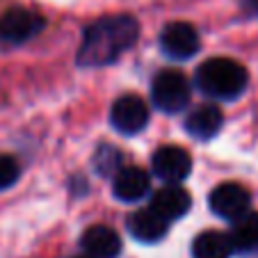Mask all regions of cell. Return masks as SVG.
Masks as SVG:
<instances>
[{"mask_svg":"<svg viewBox=\"0 0 258 258\" xmlns=\"http://www.w3.org/2000/svg\"><path fill=\"white\" fill-rule=\"evenodd\" d=\"M160 46L165 55L174 59H190L199 50V34L190 23L176 21L169 23L160 34Z\"/></svg>","mask_w":258,"mask_h":258,"instance_id":"ba28073f","label":"cell"},{"mask_svg":"<svg viewBox=\"0 0 258 258\" xmlns=\"http://www.w3.org/2000/svg\"><path fill=\"white\" fill-rule=\"evenodd\" d=\"M110 121L123 135H135L149 123V107H146L144 98L135 96V94H126V96L117 98L110 110Z\"/></svg>","mask_w":258,"mask_h":258,"instance_id":"8992f818","label":"cell"},{"mask_svg":"<svg viewBox=\"0 0 258 258\" xmlns=\"http://www.w3.org/2000/svg\"><path fill=\"white\" fill-rule=\"evenodd\" d=\"M151 187V180H149V174L140 167H123L114 174L112 180V192L117 199L121 201H140L142 197H146Z\"/></svg>","mask_w":258,"mask_h":258,"instance_id":"7c38bea8","label":"cell"},{"mask_svg":"<svg viewBox=\"0 0 258 258\" xmlns=\"http://www.w3.org/2000/svg\"><path fill=\"white\" fill-rule=\"evenodd\" d=\"M126 226H128V233L137 242H158V240L165 238L169 222L165 217H160L153 208H144V210L133 213L128 217Z\"/></svg>","mask_w":258,"mask_h":258,"instance_id":"30bf717a","label":"cell"},{"mask_svg":"<svg viewBox=\"0 0 258 258\" xmlns=\"http://www.w3.org/2000/svg\"><path fill=\"white\" fill-rule=\"evenodd\" d=\"M192 206V197L185 187L180 185H165L153 195L151 199V208L156 210L160 217H165L167 222L171 219H178L190 210Z\"/></svg>","mask_w":258,"mask_h":258,"instance_id":"8fae6325","label":"cell"},{"mask_svg":"<svg viewBox=\"0 0 258 258\" xmlns=\"http://www.w3.org/2000/svg\"><path fill=\"white\" fill-rule=\"evenodd\" d=\"M242 7H244L247 14L258 16V0H242Z\"/></svg>","mask_w":258,"mask_h":258,"instance_id":"e0dca14e","label":"cell"},{"mask_svg":"<svg viewBox=\"0 0 258 258\" xmlns=\"http://www.w3.org/2000/svg\"><path fill=\"white\" fill-rule=\"evenodd\" d=\"M224 123L222 110L217 105H199L185 117V131L197 140H210Z\"/></svg>","mask_w":258,"mask_h":258,"instance_id":"4fadbf2b","label":"cell"},{"mask_svg":"<svg viewBox=\"0 0 258 258\" xmlns=\"http://www.w3.org/2000/svg\"><path fill=\"white\" fill-rule=\"evenodd\" d=\"M249 83L247 69L229 57L206 59L197 69V87L210 98L233 101L244 92Z\"/></svg>","mask_w":258,"mask_h":258,"instance_id":"7a4b0ae2","label":"cell"},{"mask_svg":"<svg viewBox=\"0 0 258 258\" xmlns=\"http://www.w3.org/2000/svg\"><path fill=\"white\" fill-rule=\"evenodd\" d=\"M229 240L233 244V251L247 253L251 249H256L258 247V213H247L238 222H233Z\"/></svg>","mask_w":258,"mask_h":258,"instance_id":"9a60e30c","label":"cell"},{"mask_svg":"<svg viewBox=\"0 0 258 258\" xmlns=\"http://www.w3.org/2000/svg\"><path fill=\"white\" fill-rule=\"evenodd\" d=\"M153 174L162 178L169 185H178L190 176L192 171V158L185 149L180 146H160L153 153Z\"/></svg>","mask_w":258,"mask_h":258,"instance_id":"5b68a950","label":"cell"},{"mask_svg":"<svg viewBox=\"0 0 258 258\" xmlns=\"http://www.w3.org/2000/svg\"><path fill=\"white\" fill-rule=\"evenodd\" d=\"M80 247L89 258H117L121 253V238L110 226H92L83 233Z\"/></svg>","mask_w":258,"mask_h":258,"instance_id":"9c48e42d","label":"cell"},{"mask_svg":"<svg viewBox=\"0 0 258 258\" xmlns=\"http://www.w3.org/2000/svg\"><path fill=\"white\" fill-rule=\"evenodd\" d=\"M140 25L133 16H105L85 30L78 50L80 67H105L137 41Z\"/></svg>","mask_w":258,"mask_h":258,"instance_id":"6da1fadb","label":"cell"},{"mask_svg":"<svg viewBox=\"0 0 258 258\" xmlns=\"http://www.w3.org/2000/svg\"><path fill=\"white\" fill-rule=\"evenodd\" d=\"M41 28H44V21L39 14L23 10V7H14L0 16V41L23 44V41L32 39Z\"/></svg>","mask_w":258,"mask_h":258,"instance_id":"52a82bcc","label":"cell"},{"mask_svg":"<svg viewBox=\"0 0 258 258\" xmlns=\"http://www.w3.org/2000/svg\"><path fill=\"white\" fill-rule=\"evenodd\" d=\"M233 244L229 240V233L219 231H204L192 242V256L195 258H231Z\"/></svg>","mask_w":258,"mask_h":258,"instance_id":"5bb4252c","label":"cell"},{"mask_svg":"<svg viewBox=\"0 0 258 258\" xmlns=\"http://www.w3.org/2000/svg\"><path fill=\"white\" fill-rule=\"evenodd\" d=\"M21 167L16 162L14 156H7V153H0V190H7L19 180Z\"/></svg>","mask_w":258,"mask_h":258,"instance_id":"2e32d148","label":"cell"},{"mask_svg":"<svg viewBox=\"0 0 258 258\" xmlns=\"http://www.w3.org/2000/svg\"><path fill=\"white\" fill-rule=\"evenodd\" d=\"M151 98L162 112L176 114L180 110H185V105L190 103V83L180 71L165 69L153 78Z\"/></svg>","mask_w":258,"mask_h":258,"instance_id":"3957f363","label":"cell"},{"mask_svg":"<svg viewBox=\"0 0 258 258\" xmlns=\"http://www.w3.org/2000/svg\"><path fill=\"white\" fill-rule=\"evenodd\" d=\"M251 195L238 183H222L210 192V210L217 217L238 222L247 213H251Z\"/></svg>","mask_w":258,"mask_h":258,"instance_id":"277c9868","label":"cell"}]
</instances>
